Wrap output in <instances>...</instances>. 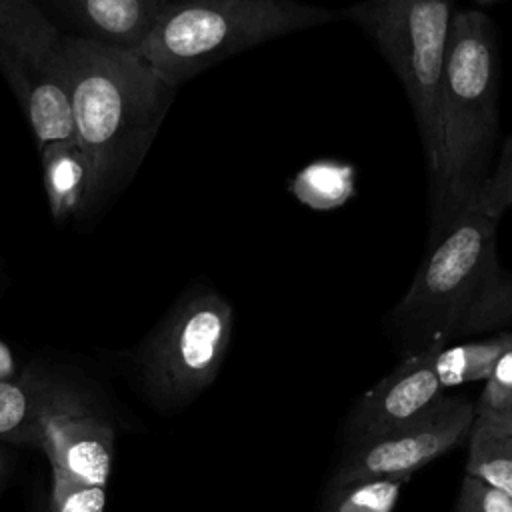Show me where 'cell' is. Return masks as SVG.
Listing matches in <instances>:
<instances>
[{
	"label": "cell",
	"mask_w": 512,
	"mask_h": 512,
	"mask_svg": "<svg viewBox=\"0 0 512 512\" xmlns=\"http://www.w3.org/2000/svg\"><path fill=\"white\" fill-rule=\"evenodd\" d=\"M6 472H8V456H6L4 450H0V488H2V484H4Z\"/></svg>",
	"instance_id": "cell-24"
},
{
	"label": "cell",
	"mask_w": 512,
	"mask_h": 512,
	"mask_svg": "<svg viewBox=\"0 0 512 512\" xmlns=\"http://www.w3.org/2000/svg\"><path fill=\"white\" fill-rule=\"evenodd\" d=\"M292 196L308 208L332 210L354 196V166L324 158L306 164L288 184Z\"/></svg>",
	"instance_id": "cell-15"
},
{
	"label": "cell",
	"mask_w": 512,
	"mask_h": 512,
	"mask_svg": "<svg viewBox=\"0 0 512 512\" xmlns=\"http://www.w3.org/2000/svg\"><path fill=\"white\" fill-rule=\"evenodd\" d=\"M474 416V402L462 396H444L416 420L348 446L332 476V486L378 476L412 478L416 470L468 440Z\"/></svg>",
	"instance_id": "cell-8"
},
{
	"label": "cell",
	"mask_w": 512,
	"mask_h": 512,
	"mask_svg": "<svg viewBox=\"0 0 512 512\" xmlns=\"http://www.w3.org/2000/svg\"><path fill=\"white\" fill-rule=\"evenodd\" d=\"M338 12L374 42L400 80L432 178L440 162V94L454 0H360Z\"/></svg>",
	"instance_id": "cell-5"
},
{
	"label": "cell",
	"mask_w": 512,
	"mask_h": 512,
	"mask_svg": "<svg viewBox=\"0 0 512 512\" xmlns=\"http://www.w3.org/2000/svg\"><path fill=\"white\" fill-rule=\"evenodd\" d=\"M456 512H512V500L486 482L464 474Z\"/></svg>",
	"instance_id": "cell-22"
},
{
	"label": "cell",
	"mask_w": 512,
	"mask_h": 512,
	"mask_svg": "<svg viewBox=\"0 0 512 512\" xmlns=\"http://www.w3.org/2000/svg\"><path fill=\"white\" fill-rule=\"evenodd\" d=\"M340 20V12L298 0H172L136 54L180 86L248 48Z\"/></svg>",
	"instance_id": "cell-3"
},
{
	"label": "cell",
	"mask_w": 512,
	"mask_h": 512,
	"mask_svg": "<svg viewBox=\"0 0 512 512\" xmlns=\"http://www.w3.org/2000/svg\"><path fill=\"white\" fill-rule=\"evenodd\" d=\"M52 398L24 380L0 378V440L42 446V422Z\"/></svg>",
	"instance_id": "cell-13"
},
{
	"label": "cell",
	"mask_w": 512,
	"mask_h": 512,
	"mask_svg": "<svg viewBox=\"0 0 512 512\" xmlns=\"http://www.w3.org/2000/svg\"><path fill=\"white\" fill-rule=\"evenodd\" d=\"M466 474L512 500V436L470 430Z\"/></svg>",
	"instance_id": "cell-16"
},
{
	"label": "cell",
	"mask_w": 512,
	"mask_h": 512,
	"mask_svg": "<svg viewBox=\"0 0 512 512\" xmlns=\"http://www.w3.org/2000/svg\"><path fill=\"white\" fill-rule=\"evenodd\" d=\"M410 476L362 478L332 486L326 512H392Z\"/></svg>",
	"instance_id": "cell-17"
},
{
	"label": "cell",
	"mask_w": 512,
	"mask_h": 512,
	"mask_svg": "<svg viewBox=\"0 0 512 512\" xmlns=\"http://www.w3.org/2000/svg\"><path fill=\"white\" fill-rule=\"evenodd\" d=\"M168 0H42L68 36L136 52Z\"/></svg>",
	"instance_id": "cell-11"
},
{
	"label": "cell",
	"mask_w": 512,
	"mask_h": 512,
	"mask_svg": "<svg viewBox=\"0 0 512 512\" xmlns=\"http://www.w3.org/2000/svg\"><path fill=\"white\" fill-rule=\"evenodd\" d=\"M168 2H172V0H168Z\"/></svg>",
	"instance_id": "cell-26"
},
{
	"label": "cell",
	"mask_w": 512,
	"mask_h": 512,
	"mask_svg": "<svg viewBox=\"0 0 512 512\" xmlns=\"http://www.w3.org/2000/svg\"><path fill=\"white\" fill-rule=\"evenodd\" d=\"M42 448L52 464V474L80 484L106 486L114 430L74 398L54 394L42 422Z\"/></svg>",
	"instance_id": "cell-10"
},
{
	"label": "cell",
	"mask_w": 512,
	"mask_h": 512,
	"mask_svg": "<svg viewBox=\"0 0 512 512\" xmlns=\"http://www.w3.org/2000/svg\"><path fill=\"white\" fill-rule=\"evenodd\" d=\"M64 56L74 140L90 164L88 218L138 172L178 86L132 50L64 34Z\"/></svg>",
	"instance_id": "cell-1"
},
{
	"label": "cell",
	"mask_w": 512,
	"mask_h": 512,
	"mask_svg": "<svg viewBox=\"0 0 512 512\" xmlns=\"http://www.w3.org/2000/svg\"><path fill=\"white\" fill-rule=\"evenodd\" d=\"M232 304L210 286L188 290L144 344L142 364L152 392L186 402L218 374L232 340Z\"/></svg>",
	"instance_id": "cell-7"
},
{
	"label": "cell",
	"mask_w": 512,
	"mask_h": 512,
	"mask_svg": "<svg viewBox=\"0 0 512 512\" xmlns=\"http://www.w3.org/2000/svg\"><path fill=\"white\" fill-rule=\"evenodd\" d=\"M442 346L446 344L438 342L410 352L388 376L358 398L346 428L348 446L400 428L444 398L434 368V356Z\"/></svg>",
	"instance_id": "cell-9"
},
{
	"label": "cell",
	"mask_w": 512,
	"mask_h": 512,
	"mask_svg": "<svg viewBox=\"0 0 512 512\" xmlns=\"http://www.w3.org/2000/svg\"><path fill=\"white\" fill-rule=\"evenodd\" d=\"M512 206V134L506 136L496 168L488 172L478 194L474 196L468 208L482 212L494 220H500L502 214Z\"/></svg>",
	"instance_id": "cell-19"
},
{
	"label": "cell",
	"mask_w": 512,
	"mask_h": 512,
	"mask_svg": "<svg viewBox=\"0 0 512 512\" xmlns=\"http://www.w3.org/2000/svg\"><path fill=\"white\" fill-rule=\"evenodd\" d=\"M472 428L512 436V404L506 406L504 410H498V412H492V414L474 416Z\"/></svg>",
	"instance_id": "cell-23"
},
{
	"label": "cell",
	"mask_w": 512,
	"mask_h": 512,
	"mask_svg": "<svg viewBox=\"0 0 512 512\" xmlns=\"http://www.w3.org/2000/svg\"><path fill=\"white\" fill-rule=\"evenodd\" d=\"M498 126L494 24L482 10H456L440 94V162L430 178V242L478 194L488 176Z\"/></svg>",
	"instance_id": "cell-2"
},
{
	"label": "cell",
	"mask_w": 512,
	"mask_h": 512,
	"mask_svg": "<svg viewBox=\"0 0 512 512\" xmlns=\"http://www.w3.org/2000/svg\"><path fill=\"white\" fill-rule=\"evenodd\" d=\"M476 4H480V6H488V4H494V2H500V0H474Z\"/></svg>",
	"instance_id": "cell-25"
},
{
	"label": "cell",
	"mask_w": 512,
	"mask_h": 512,
	"mask_svg": "<svg viewBox=\"0 0 512 512\" xmlns=\"http://www.w3.org/2000/svg\"><path fill=\"white\" fill-rule=\"evenodd\" d=\"M512 324V272H500L470 310L462 334L486 332Z\"/></svg>",
	"instance_id": "cell-18"
},
{
	"label": "cell",
	"mask_w": 512,
	"mask_h": 512,
	"mask_svg": "<svg viewBox=\"0 0 512 512\" xmlns=\"http://www.w3.org/2000/svg\"><path fill=\"white\" fill-rule=\"evenodd\" d=\"M38 150L44 192L54 222L82 218L90 190V164L80 144L70 138L44 144Z\"/></svg>",
	"instance_id": "cell-12"
},
{
	"label": "cell",
	"mask_w": 512,
	"mask_h": 512,
	"mask_svg": "<svg viewBox=\"0 0 512 512\" xmlns=\"http://www.w3.org/2000/svg\"><path fill=\"white\" fill-rule=\"evenodd\" d=\"M508 338L510 332H500L486 340L442 346L434 356V368L442 388L486 382Z\"/></svg>",
	"instance_id": "cell-14"
},
{
	"label": "cell",
	"mask_w": 512,
	"mask_h": 512,
	"mask_svg": "<svg viewBox=\"0 0 512 512\" xmlns=\"http://www.w3.org/2000/svg\"><path fill=\"white\" fill-rule=\"evenodd\" d=\"M512 404V330L510 338L498 356L492 374L484 382V390L474 402L476 416L492 414L498 410H504Z\"/></svg>",
	"instance_id": "cell-21"
},
{
	"label": "cell",
	"mask_w": 512,
	"mask_h": 512,
	"mask_svg": "<svg viewBox=\"0 0 512 512\" xmlns=\"http://www.w3.org/2000/svg\"><path fill=\"white\" fill-rule=\"evenodd\" d=\"M498 220L466 208L432 242L430 254L390 312L394 332L416 350L462 334L482 292L500 274Z\"/></svg>",
	"instance_id": "cell-4"
},
{
	"label": "cell",
	"mask_w": 512,
	"mask_h": 512,
	"mask_svg": "<svg viewBox=\"0 0 512 512\" xmlns=\"http://www.w3.org/2000/svg\"><path fill=\"white\" fill-rule=\"evenodd\" d=\"M106 486L80 484L66 476L52 474V512H104Z\"/></svg>",
	"instance_id": "cell-20"
},
{
	"label": "cell",
	"mask_w": 512,
	"mask_h": 512,
	"mask_svg": "<svg viewBox=\"0 0 512 512\" xmlns=\"http://www.w3.org/2000/svg\"><path fill=\"white\" fill-rule=\"evenodd\" d=\"M0 74L38 148L74 138L64 32L34 0H0Z\"/></svg>",
	"instance_id": "cell-6"
}]
</instances>
